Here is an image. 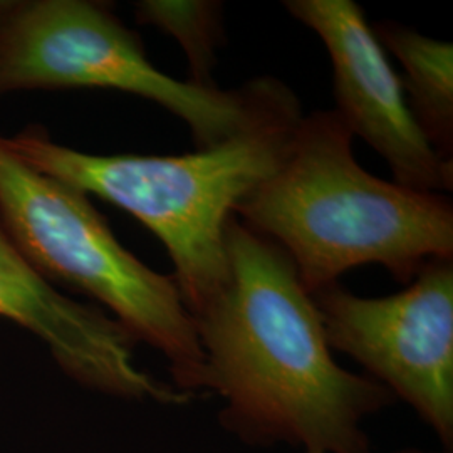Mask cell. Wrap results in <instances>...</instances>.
<instances>
[{
    "instance_id": "obj_9",
    "label": "cell",
    "mask_w": 453,
    "mask_h": 453,
    "mask_svg": "<svg viewBox=\"0 0 453 453\" xmlns=\"http://www.w3.org/2000/svg\"><path fill=\"white\" fill-rule=\"evenodd\" d=\"M372 33L400 61L408 108L426 142L453 163V46L398 22H376Z\"/></svg>"
},
{
    "instance_id": "obj_8",
    "label": "cell",
    "mask_w": 453,
    "mask_h": 453,
    "mask_svg": "<svg viewBox=\"0 0 453 453\" xmlns=\"http://www.w3.org/2000/svg\"><path fill=\"white\" fill-rule=\"evenodd\" d=\"M0 316L44 341L59 366L84 387L173 405L190 400L187 393L140 370L128 331L101 309L67 297L42 279L19 254L2 226Z\"/></svg>"
},
{
    "instance_id": "obj_1",
    "label": "cell",
    "mask_w": 453,
    "mask_h": 453,
    "mask_svg": "<svg viewBox=\"0 0 453 453\" xmlns=\"http://www.w3.org/2000/svg\"><path fill=\"white\" fill-rule=\"evenodd\" d=\"M224 239L228 280L194 321L203 388L226 402V426L304 453H368L361 421L393 395L334 361L312 296L274 241L237 215Z\"/></svg>"
},
{
    "instance_id": "obj_10",
    "label": "cell",
    "mask_w": 453,
    "mask_h": 453,
    "mask_svg": "<svg viewBox=\"0 0 453 453\" xmlns=\"http://www.w3.org/2000/svg\"><path fill=\"white\" fill-rule=\"evenodd\" d=\"M136 22L175 37L183 49L190 74L187 81L213 88L211 73L224 46V4L217 0H142L134 5Z\"/></svg>"
},
{
    "instance_id": "obj_2",
    "label": "cell",
    "mask_w": 453,
    "mask_h": 453,
    "mask_svg": "<svg viewBox=\"0 0 453 453\" xmlns=\"http://www.w3.org/2000/svg\"><path fill=\"white\" fill-rule=\"evenodd\" d=\"M303 116L291 88L265 76L242 128L194 153L89 155L54 143L42 127H27L5 138V145L35 170L96 195L153 232L173 262L172 277L194 316L228 280V219L284 162Z\"/></svg>"
},
{
    "instance_id": "obj_7",
    "label": "cell",
    "mask_w": 453,
    "mask_h": 453,
    "mask_svg": "<svg viewBox=\"0 0 453 453\" xmlns=\"http://www.w3.org/2000/svg\"><path fill=\"white\" fill-rule=\"evenodd\" d=\"M286 11L319 35L333 65L336 113L417 192H452L453 163L426 142L408 108L400 76L355 0H286Z\"/></svg>"
},
{
    "instance_id": "obj_5",
    "label": "cell",
    "mask_w": 453,
    "mask_h": 453,
    "mask_svg": "<svg viewBox=\"0 0 453 453\" xmlns=\"http://www.w3.org/2000/svg\"><path fill=\"white\" fill-rule=\"evenodd\" d=\"M262 88L264 76L226 91L170 78L106 2L0 0V96L34 89L130 93L183 119L202 150L242 128Z\"/></svg>"
},
{
    "instance_id": "obj_3",
    "label": "cell",
    "mask_w": 453,
    "mask_h": 453,
    "mask_svg": "<svg viewBox=\"0 0 453 453\" xmlns=\"http://www.w3.org/2000/svg\"><path fill=\"white\" fill-rule=\"evenodd\" d=\"M353 138L334 110L304 114L284 162L234 211L291 257L309 294L359 265L408 284L425 262L453 259L452 202L376 179Z\"/></svg>"
},
{
    "instance_id": "obj_4",
    "label": "cell",
    "mask_w": 453,
    "mask_h": 453,
    "mask_svg": "<svg viewBox=\"0 0 453 453\" xmlns=\"http://www.w3.org/2000/svg\"><path fill=\"white\" fill-rule=\"evenodd\" d=\"M0 226L42 279L91 296L133 340L163 353L180 391L203 388V351L173 277L136 259L86 192L22 162L4 136Z\"/></svg>"
},
{
    "instance_id": "obj_6",
    "label": "cell",
    "mask_w": 453,
    "mask_h": 453,
    "mask_svg": "<svg viewBox=\"0 0 453 453\" xmlns=\"http://www.w3.org/2000/svg\"><path fill=\"white\" fill-rule=\"evenodd\" d=\"M311 296L329 348L357 359L452 445L453 259L425 262L387 297H361L340 282Z\"/></svg>"
}]
</instances>
